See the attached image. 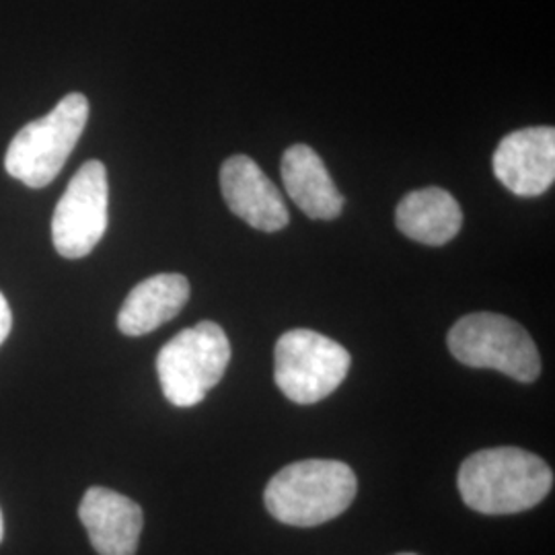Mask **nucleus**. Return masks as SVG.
I'll list each match as a JSON object with an SVG mask.
<instances>
[{
	"label": "nucleus",
	"instance_id": "nucleus-9",
	"mask_svg": "<svg viewBox=\"0 0 555 555\" xmlns=\"http://www.w3.org/2000/svg\"><path fill=\"white\" fill-rule=\"evenodd\" d=\"M220 188L231 212L249 227L263 233H276L288 224V210L280 190L251 157L235 155L224 160Z\"/></svg>",
	"mask_w": 555,
	"mask_h": 555
},
{
	"label": "nucleus",
	"instance_id": "nucleus-10",
	"mask_svg": "<svg viewBox=\"0 0 555 555\" xmlns=\"http://www.w3.org/2000/svg\"><path fill=\"white\" fill-rule=\"evenodd\" d=\"M79 516L98 554H137L144 516L134 500L93 486L80 500Z\"/></svg>",
	"mask_w": 555,
	"mask_h": 555
},
{
	"label": "nucleus",
	"instance_id": "nucleus-4",
	"mask_svg": "<svg viewBox=\"0 0 555 555\" xmlns=\"http://www.w3.org/2000/svg\"><path fill=\"white\" fill-rule=\"evenodd\" d=\"M231 362V344L215 321L179 332L157 357L163 396L176 408H194L217 387Z\"/></svg>",
	"mask_w": 555,
	"mask_h": 555
},
{
	"label": "nucleus",
	"instance_id": "nucleus-7",
	"mask_svg": "<svg viewBox=\"0 0 555 555\" xmlns=\"http://www.w3.org/2000/svg\"><path fill=\"white\" fill-rule=\"evenodd\" d=\"M109 185L101 160H87L62 194L52 219V241L62 258L89 256L107 231Z\"/></svg>",
	"mask_w": 555,
	"mask_h": 555
},
{
	"label": "nucleus",
	"instance_id": "nucleus-15",
	"mask_svg": "<svg viewBox=\"0 0 555 555\" xmlns=\"http://www.w3.org/2000/svg\"><path fill=\"white\" fill-rule=\"evenodd\" d=\"M4 537V520H2V511H0V541Z\"/></svg>",
	"mask_w": 555,
	"mask_h": 555
},
{
	"label": "nucleus",
	"instance_id": "nucleus-3",
	"mask_svg": "<svg viewBox=\"0 0 555 555\" xmlns=\"http://www.w3.org/2000/svg\"><path fill=\"white\" fill-rule=\"evenodd\" d=\"M89 119V101L70 93L40 119L29 121L11 140L4 169L27 188L41 190L59 178L62 167L75 151Z\"/></svg>",
	"mask_w": 555,
	"mask_h": 555
},
{
	"label": "nucleus",
	"instance_id": "nucleus-8",
	"mask_svg": "<svg viewBox=\"0 0 555 555\" xmlns=\"http://www.w3.org/2000/svg\"><path fill=\"white\" fill-rule=\"evenodd\" d=\"M494 176L520 198L545 194L555 181V128L535 126L508 134L494 153Z\"/></svg>",
	"mask_w": 555,
	"mask_h": 555
},
{
	"label": "nucleus",
	"instance_id": "nucleus-2",
	"mask_svg": "<svg viewBox=\"0 0 555 555\" xmlns=\"http://www.w3.org/2000/svg\"><path fill=\"white\" fill-rule=\"evenodd\" d=\"M358 481L350 465L334 459H307L286 465L266 488V508L291 527H318L350 508Z\"/></svg>",
	"mask_w": 555,
	"mask_h": 555
},
{
	"label": "nucleus",
	"instance_id": "nucleus-12",
	"mask_svg": "<svg viewBox=\"0 0 555 555\" xmlns=\"http://www.w3.org/2000/svg\"><path fill=\"white\" fill-rule=\"evenodd\" d=\"M190 300V282L181 274H157L137 284L124 300L118 327L124 336L139 337L155 332L178 318Z\"/></svg>",
	"mask_w": 555,
	"mask_h": 555
},
{
	"label": "nucleus",
	"instance_id": "nucleus-5",
	"mask_svg": "<svg viewBox=\"0 0 555 555\" xmlns=\"http://www.w3.org/2000/svg\"><path fill=\"white\" fill-rule=\"evenodd\" d=\"M451 354L465 366L492 369L520 383L541 375L533 337L513 319L496 313H472L459 319L447 337Z\"/></svg>",
	"mask_w": 555,
	"mask_h": 555
},
{
	"label": "nucleus",
	"instance_id": "nucleus-14",
	"mask_svg": "<svg viewBox=\"0 0 555 555\" xmlns=\"http://www.w3.org/2000/svg\"><path fill=\"white\" fill-rule=\"evenodd\" d=\"M11 327H13V313H11V307H9L7 298L0 293V346L11 334Z\"/></svg>",
	"mask_w": 555,
	"mask_h": 555
},
{
	"label": "nucleus",
	"instance_id": "nucleus-11",
	"mask_svg": "<svg viewBox=\"0 0 555 555\" xmlns=\"http://www.w3.org/2000/svg\"><path fill=\"white\" fill-rule=\"evenodd\" d=\"M284 190L313 220H334L344 210V196L318 153L307 144L291 146L282 157Z\"/></svg>",
	"mask_w": 555,
	"mask_h": 555
},
{
	"label": "nucleus",
	"instance_id": "nucleus-16",
	"mask_svg": "<svg viewBox=\"0 0 555 555\" xmlns=\"http://www.w3.org/2000/svg\"><path fill=\"white\" fill-rule=\"evenodd\" d=\"M397 555H416V554H397Z\"/></svg>",
	"mask_w": 555,
	"mask_h": 555
},
{
	"label": "nucleus",
	"instance_id": "nucleus-13",
	"mask_svg": "<svg viewBox=\"0 0 555 555\" xmlns=\"http://www.w3.org/2000/svg\"><path fill=\"white\" fill-rule=\"evenodd\" d=\"M396 224L405 237L440 247L461 231L463 212L459 202L447 190L424 188L410 192L399 202Z\"/></svg>",
	"mask_w": 555,
	"mask_h": 555
},
{
	"label": "nucleus",
	"instance_id": "nucleus-1",
	"mask_svg": "<svg viewBox=\"0 0 555 555\" xmlns=\"http://www.w3.org/2000/svg\"><path fill=\"white\" fill-rule=\"evenodd\" d=\"M463 502L481 515H516L537 506L554 488L550 465L529 451L498 447L467 456L459 469Z\"/></svg>",
	"mask_w": 555,
	"mask_h": 555
},
{
	"label": "nucleus",
	"instance_id": "nucleus-6",
	"mask_svg": "<svg viewBox=\"0 0 555 555\" xmlns=\"http://www.w3.org/2000/svg\"><path fill=\"white\" fill-rule=\"evenodd\" d=\"M350 352L313 330H293L278 339L274 378L278 389L298 405L332 396L348 377Z\"/></svg>",
	"mask_w": 555,
	"mask_h": 555
}]
</instances>
